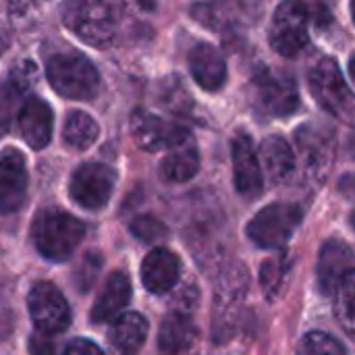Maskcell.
I'll list each match as a JSON object with an SVG mask.
<instances>
[{"mask_svg": "<svg viewBox=\"0 0 355 355\" xmlns=\"http://www.w3.org/2000/svg\"><path fill=\"white\" fill-rule=\"evenodd\" d=\"M127 12L129 0H67L62 6L64 25L96 48L116 42Z\"/></svg>", "mask_w": 355, "mask_h": 355, "instance_id": "1", "label": "cell"}, {"mask_svg": "<svg viewBox=\"0 0 355 355\" xmlns=\"http://www.w3.org/2000/svg\"><path fill=\"white\" fill-rule=\"evenodd\" d=\"M85 235V225L60 208H44L31 225L35 250L50 262H67Z\"/></svg>", "mask_w": 355, "mask_h": 355, "instance_id": "2", "label": "cell"}, {"mask_svg": "<svg viewBox=\"0 0 355 355\" xmlns=\"http://www.w3.org/2000/svg\"><path fill=\"white\" fill-rule=\"evenodd\" d=\"M46 77L52 89L69 100H92L100 92V75L94 62L79 52H62L48 60Z\"/></svg>", "mask_w": 355, "mask_h": 355, "instance_id": "3", "label": "cell"}, {"mask_svg": "<svg viewBox=\"0 0 355 355\" xmlns=\"http://www.w3.org/2000/svg\"><path fill=\"white\" fill-rule=\"evenodd\" d=\"M308 83L310 94L322 110L341 119L343 123H354V94L341 73V67L333 58L318 60L308 75Z\"/></svg>", "mask_w": 355, "mask_h": 355, "instance_id": "4", "label": "cell"}, {"mask_svg": "<svg viewBox=\"0 0 355 355\" xmlns=\"http://www.w3.org/2000/svg\"><path fill=\"white\" fill-rule=\"evenodd\" d=\"M302 208L295 204H270L248 223V237L262 250L283 248L302 223Z\"/></svg>", "mask_w": 355, "mask_h": 355, "instance_id": "5", "label": "cell"}, {"mask_svg": "<svg viewBox=\"0 0 355 355\" xmlns=\"http://www.w3.org/2000/svg\"><path fill=\"white\" fill-rule=\"evenodd\" d=\"M308 25L310 8L302 0H283L277 6L270 23L268 42L272 50H277L285 58L297 56L310 40Z\"/></svg>", "mask_w": 355, "mask_h": 355, "instance_id": "6", "label": "cell"}, {"mask_svg": "<svg viewBox=\"0 0 355 355\" xmlns=\"http://www.w3.org/2000/svg\"><path fill=\"white\" fill-rule=\"evenodd\" d=\"M258 104L272 116H289L297 112L302 100L297 83L291 75L283 71H270L268 67H258L252 77Z\"/></svg>", "mask_w": 355, "mask_h": 355, "instance_id": "7", "label": "cell"}, {"mask_svg": "<svg viewBox=\"0 0 355 355\" xmlns=\"http://www.w3.org/2000/svg\"><path fill=\"white\" fill-rule=\"evenodd\" d=\"M114 183H116V173L110 166L100 162H85L73 173L69 193L71 200L83 210L98 212L110 202Z\"/></svg>", "mask_w": 355, "mask_h": 355, "instance_id": "8", "label": "cell"}, {"mask_svg": "<svg viewBox=\"0 0 355 355\" xmlns=\"http://www.w3.org/2000/svg\"><path fill=\"white\" fill-rule=\"evenodd\" d=\"M131 135L135 144L146 152H158V150H173L177 146L187 144L189 129L166 121L162 116H156L148 110H135L131 114Z\"/></svg>", "mask_w": 355, "mask_h": 355, "instance_id": "9", "label": "cell"}, {"mask_svg": "<svg viewBox=\"0 0 355 355\" xmlns=\"http://www.w3.org/2000/svg\"><path fill=\"white\" fill-rule=\"evenodd\" d=\"M27 308L40 333L56 335L67 331V327L71 324V308L64 295L52 283H35L27 295Z\"/></svg>", "mask_w": 355, "mask_h": 355, "instance_id": "10", "label": "cell"}, {"mask_svg": "<svg viewBox=\"0 0 355 355\" xmlns=\"http://www.w3.org/2000/svg\"><path fill=\"white\" fill-rule=\"evenodd\" d=\"M231 156H233V177H235V189L245 200H254L262 193L264 177L258 162V150L254 146V139L248 133H237L231 144Z\"/></svg>", "mask_w": 355, "mask_h": 355, "instance_id": "11", "label": "cell"}, {"mask_svg": "<svg viewBox=\"0 0 355 355\" xmlns=\"http://www.w3.org/2000/svg\"><path fill=\"white\" fill-rule=\"evenodd\" d=\"M27 164L19 150L6 148L0 152V212L12 214L27 200Z\"/></svg>", "mask_w": 355, "mask_h": 355, "instance_id": "12", "label": "cell"}, {"mask_svg": "<svg viewBox=\"0 0 355 355\" xmlns=\"http://www.w3.org/2000/svg\"><path fill=\"white\" fill-rule=\"evenodd\" d=\"M354 272V252L345 241L331 239L320 248L318 254V289L324 295H333L335 289Z\"/></svg>", "mask_w": 355, "mask_h": 355, "instance_id": "13", "label": "cell"}, {"mask_svg": "<svg viewBox=\"0 0 355 355\" xmlns=\"http://www.w3.org/2000/svg\"><path fill=\"white\" fill-rule=\"evenodd\" d=\"M179 275H181L179 258L164 248L152 250L141 262V283L154 295H164L173 291L175 285L179 283Z\"/></svg>", "mask_w": 355, "mask_h": 355, "instance_id": "14", "label": "cell"}, {"mask_svg": "<svg viewBox=\"0 0 355 355\" xmlns=\"http://www.w3.org/2000/svg\"><path fill=\"white\" fill-rule=\"evenodd\" d=\"M189 71L196 83L206 92H216L227 81V62L218 48L208 42H198L189 50Z\"/></svg>", "mask_w": 355, "mask_h": 355, "instance_id": "15", "label": "cell"}, {"mask_svg": "<svg viewBox=\"0 0 355 355\" xmlns=\"http://www.w3.org/2000/svg\"><path fill=\"white\" fill-rule=\"evenodd\" d=\"M54 116L52 108L42 98H29L19 110V131L25 144L33 150H44L52 139Z\"/></svg>", "mask_w": 355, "mask_h": 355, "instance_id": "16", "label": "cell"}, {"mask_svg": "<svg viewBox=\"0 0 355 355\" xmlns=\"http://www.w3.org/2000/svg\"><path fill=\"white\" fill-rule=\"evenodd\" d=\"M131 281L125 272H112L106 279L104 289L100 291V295L94 302L92 308V322L96 324H104L114 320L119 314L125 312V308L131 302Z\"/></svg>", "mask_w": 355, "mask_h": 355, "instance_id": "17", "label": "cell"}, {"mask_svg": "<svg viewBox=\"0 0 355 355\" xmlns=\"http://www.w3.org/2000/svg\"><path fill=\"white\" fill-rule=\"evenodd\" d=\"M150 333V322L137 312H123L112 320L110 347L114 355H137Z\"/></svg>", "mask_w": 355, "mask_h": 355, "instance_id": "18", "label": "cell"}, {"mask_svg": "<svg viewBox=\"0 0 355 355\" xmlns=\"http://www.w3.org/2000/svg\"><path fill=\"white\" fill-rule=\"evenodd\" d=\"M297 146L304 166L312 177H324L331 164V135L318 127H302L297 131Z\"/></svg>", "mask_w": 355, "mask_h": 355, "instance_id": "19", "label": "cell"}, {"mask_svg": "<svg viewBox=\"0 0 355 355\" xmlns=\"http://www.w3.org/2000/svg\"><path fill=\"white\" fill-rule=\"evenodd\" d=\"M258 162L260 168L275 183H285L295 171V154L289 141L281 135H272L262 141L258 152Z\"/></svg>", "mask_w": 355, "mask_h": 355, "instance_id": "20", "label": "cell"}, {"mask_svg": "<svg viewBox=\"0 0 355 355\" xmlns=\"http://www.w3.org/2000/svg\"><path fill=\"white\" fill-rule=\"evenodd\" d=\"M198 329L185 312L168 314L158 331V347L164 355H181L193 347Z\"/></svg>", "mask_w": 355, "mask_h": 355, "instance_id": "21", "label": "cell"}, {"mask_svg": "<svg viewBox=\"0 0 355 355\" xmlns=\"http://www.w3.org/2000/svg\"><path fill=\"white\" fill-rule=\"evenodd\" d=\"M200 171V152L196 146H177L160 162V177L166 183H185Z\"/></svg>", "mask_w": 355, "mask_h": 355, "instance_id": "22", "label": "cell"}, {"mask_svg": "<svg viewBox=\"0 0 355 355\" xmlns=\"http://www.w3.org/2000/svg\"><path fill=\"white\" fill-rule=\"evenodd\" d=\"M98 135H100V127L94 121V116H89L83 110H73L67 114L64 127H62V141L69 148L83 152L96 144Z\"/></svg>", "mask_w": 355, "mask_h": 355, "instance_id": "23", "label": "cell"}, {"mask_svg": "<svg viewBox=\"0 0 355 355\" xmlns=\"http://www.w3.org/2000/svg\"><path fill=\"white\" fill-rule=\"evenodd\" d=\"M355 272H352L337 289H335V314L345 329V333L352 337L354 335L355 322Z\"/></svg>", "mask_w": 355, "mask_h": 355, "instance_id": "24", "label": "cell"}, {"mask_svg": "<svg viewBox=\"0 0 355 355\" xmlns=\"http://www.w3.org/2000/svg\"><path fill=\"white\" fill-rule=\"evenodd\" d=\"M297 355H347L345 345L329 333L312 331L302 337Z\"/></svg>", "mask_w": 355, "mask_h": 355, "instance_id": "25", "label": "cell"}, {"mask_svg": "<svg viewBox=\"0 0 355 355\" xmlns=\"http://www.w3.org/2000/svg\"><path fill=\"white\" fill-rule=\"evenodd\" d=\"M129 229L144 243H160V241H164L168 237L166 225L162 220H158L156 216H152V214H144V216L133 218Z\"/></svg>", "mask_w": 355, "mask_h": 355, "instance_id": "26", "label": "cell"}, {"mask_svg": "<svg viewBox=\"0 0 355 355\" xmlns=\"http://www.w3.org/2000/svg\"><path fill=\"white\" fill-rule=\"evenodd\" d=\"M285 270H287V264H285V256H277V258H270L262 264L260 268V285L262 289L266 291L268 297H272L281 283H283V277H285Z\"/></svg>", "mask_w": 355, "mask_h": 355, "instance_id": "27", "label": "cell"}, {"mask_svg": "<svg viewBox=\"0 0 355 355\" xmlns=\"http://www.w3.org/2000/svg\"><path fill=\"white\" fill-rule=\"evenodd\" d=\"M100 268H102L100 254H85L83 256V262L79 264V268L75 270V277H73V283L79 289V293H87L92 289Z\"/></svg>", "mask_w": 355, "mask_h": 355, "instance_id": "28", "label": "cell"}, {"mask_svg": "<svg viewBox=\"0 0 355 355\" xmlns=\"http://www.w3.org/2000/svg\"><path fill=\"white\" fill-rule=\"evenodd\" d=\"M198 300H200V291L193 283H187L175 297V306H177V312H187V310H193L198 306Z\"/></svg>", "mask_w": 355, "mask_h": 355, "instance_id": "29", "label": "cell"}, {"mask_svg": "<svg viewBox=\"0 0 355 355\" xmlns=\"http://www.w3.org/2000/svg\"><path fill=\"white\" fill-rule=\"evenodd\" d=\"M27 349L29 355H54L56 354V347L52 343V339L46 335V333H33L29 337V343H27Z\"/></svg>", "mask_w": 355, "mask_h": 355, "instance_id": "30", "label": "cell"}, {"mask_svg": "<svg viewBox=\"0 0 355 355\" xmlns=\"http://www.w3.org/2000/svg\"><path fill=\"white\" fill-rule=\"evenodd\" d=\"M64 355H106L96 343L87 341V339H75L73 343H69V347L64 349Z\"/></svg>", "mask_w": 355, "mask_h": 355, "instance_id": "31", "label": "cell"}, {"mask_svg": "<svg viewBox=\"0 0 355 355\" xmlns=\"http://www.w3.org/2000/svg\"><path fill=\"white\" fill-rule=\"evenodd\" d=\"M4 50H6V40H4V35H2V31H0V56H2Z\"/></svg>", "mask_w": 355, "mask_h": 355, "instance_id": "32", "label": "cell"}]
</instances>
